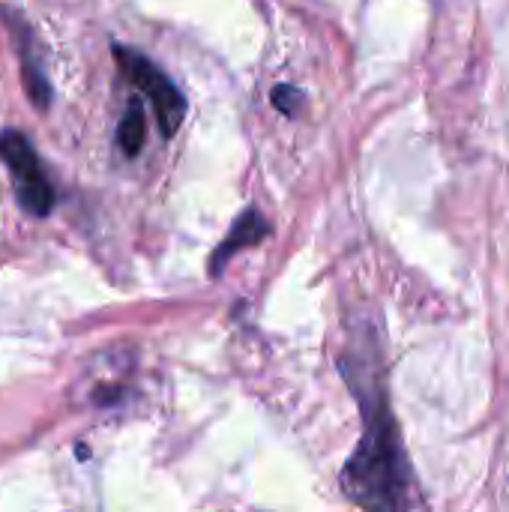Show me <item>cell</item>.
<instances>
[{"label": "cell", "mask_w": 509, "mask_h": 512, "mask_svg": "<svg viewBox=\"0 0 509 512\" xmlns=\"http://www.w3.org/2000/svg\"><path fill=\"white\" fill-rule=\"evenodd\" d=\"M345 375L360 399L363 435L345 462L342 489L363 512H408L411 468L384 384L366 360L345 366Z\"/></svg>", "instance_id": "obj_1"}, {"label": "cell", "mask_w": 509, "mask_h": 512, "mask_svg": "<svg viewBox=\"0 0 509 512\" xmlns=\"http://www.w3.org/2000/svg\"><path fill=\"white\" fill-rule=\"evenodd\" d=\"M114 57H117L123 75L150 99L162 135L165 138L177 135V129L183 126V117H186V99L177 90V84L153 60H147L144 54L126 48V45H114Z\"/></svg>", "instance_id": "obj_2"}, {"label": "cell", "mask_w": 509, "mask_h": 512, "mask_svg": "<svg viewBox=\"0 0 509 512\" xmlns=\"http://www.w3.org/2000/svg\"><path fill=\"white\" fill-rule=\"evenodd\" d=\"M0 159L9 165L21 207L33 216H48L54 207V189L42 171V162H39L30 138L18 129H3L0 132Z\"/></svg>", "instance_id": "obj_3"}, {"label": "cell", "mask_w": 509, "mask_h": 512, "mask_svg": "<svg viewBox=\"0 0 509 512\" xmlns=\"http://www.w3.org/2000/svg\"><path fill=\"white\" fill-rule=\"evenodd\" d=\"M267 234H270V225L264 222V216H261L258 210H246V213H240V216H237V222L231 225L228 237H225V240L219 243V249L213 252V258H210V273H219V270L228 264V258H231L234 252H240V249H246V246L261 243Z\"/></svg>", "instance_id": "obj_4"}, {"label": "cell", "mask_w": 509, "mask_h": 512, "mask_svg": "<svg viewBox=\"0 0 509 512\" xmlns=\"http://www.w3.org/2000/svg\"><path fill=\"white\" fill-rule=\"evenodd\" d=\"M144 138H147V114H144V105L132 99L126 108V117L117 126V144L126 156H138L144 147Z\"/></svg>", "instance_id": "obj_5"}, {"label": "cell", "mask_w": 509, "mask_h": 512, "mask_svg": "<svg viewBox=\"0 0 509 512\" xmlns=\"http://www.w3.org/2000/svg\"><path fill=\"white\" fill-rule=\"evenodd\" d=\"M21 78H24V90H27L30 102H33L39 111H45V108L51 105V84H48V78L42 75V69L33 63V57H24V63H21Z\"/></svg>", "instance_id": "obj_6"}, {"label": "cell", "mask_w": 509, "mask_h": 512, "mask_svg": "<svg viewBox=\"0 0 509 512\" xmlns=\"http://www.w3.org/2000/svg\"><path fill=\"white\" fill-rule=\"evenodd\" d=\"M273 105H276V108H279L282 114L294 117V114L300 111V105H303V93H300L297 87L279 84V87L273 90Z\"/></svg>", "instance_id": "obj_7"}]
</instances>
